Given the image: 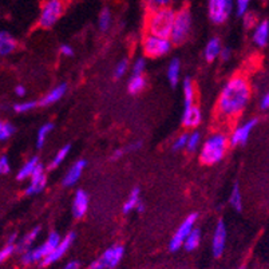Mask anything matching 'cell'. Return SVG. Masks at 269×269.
Listing matches in <instances>:
<instances>
[{
    "label": "cell",
    "instance_id": "cell-1",
    "mask_svg": "<svg viewBox=\"0 0 269 269\" xmlns=\"http://www.w3.org/2000/svg\"><path fill=\"white\" fill-rule=\"evenodd\" d=\"M251 99V86L241 75L233 77L225 85L217 100V114L225 121L239 117Z\"/></svg>",
    "mask_w": 269,
    "mask_h": 269
},
{
    "label": "cell",
    "instance_id": "cell-2",
    "mask_svg": "<svg viewBox=\"0 0 269 269\" xmlns=\"http://www.w3.org/2000/svg\"><path fill=\"white\" fill-rule=\"evenodd\" d=\"M174 16H176V11L172 7L150 10L146 19L148 33L159 38H169L173 27Z\"/></svg>",
    "mask_w": 269,
    "mask_h": 269
},
{
    "label": "cell",
    "instance_id": "cell-3",
    "mask_svg": "<svg viewBox=\"0 0 269 269\" xmlns=\"http://www.w3.org/2000/svg\"><path fill=\"white\" fill-rule=\"evenodd\" d=\"M226 149H228L226 136L221 133L213 134L204 142L201 153H199V159L205 165H214L224 158Z\"/></svg>",
    "mask_w": 269,
    "mask_h": 269
},
{
    "label": "cell",
    "instance_id": "cell-4",
    "mask_svg": "<svg viewBox=\"0 0 269 269\" xmlns=\"http://www.w3.org/2000/svg\"><path fill=\"white\" fill-rule=\"evenodd\" d=\"M190 28H192V15L188 8L184 7L176 11L173 27L169 37L170 42L174 45H182L189 37Z\"/></svg>",
    "mask_w": 269,
    "mask_h": 269
},
{
    "label": "cell",
    "instance_id": "cell-5",
    "mask_svg": "<svg viewBox=\"0 0 269 269\" xmlns=\"http://www.w3.org/2000/svg\"><path fill=\"white\" fill-rule=\"evenodd\" d=\"M64 11V3L63 0H46L41 10L39 16V26L42 28H51Z\"/></svg>",
    "mask_w": 269,
    "mask_h": 269
},
{
    "label": "cell",
    "instance_id": "cell-6",
    "mask_svg": "<svg viewBox=\"0 0 269 269\" xmlns=\"http://www.w3.org/2000/svg\"><path fill=\"white\" fill-rule=\"evenodd\" d=\"M60 241V237L58 233L52 232L48 239L46 240L45 244H42L41 247L35 248V249H31V251H26L24 254H23L22 261L24 264H31V262L39 261V260H43L46 256L51 253L56 247H58V244Z\"/></svg>",
    "mask_w": 269,
    "mask_h": 269
},
{
    "label": "cell",
    "instance_id": "cell-7",
    "mask_svg": "<svg viewBox=\"0 0 269 269\" xmlns=\"http://www.w3.org/2000/svg\"><path fill=\"white\" fill-rule=\"evenodd\" d=\"M172 42L169 38H159L151 33H146L144 38V51L145 54L150 58H158V56H163L165 54L170 51L172 48Z\"/></svg>",
    "mask_w": 269,
    "mask_h": 269
},
{
    "label": "cell",
    "instance_id": "cell-8",
    "mask_svg": "<svg viewBox=\"0 0 269 269\" xmlns=\"http://www.w3.org/2000/svg\"><path fill=\"white\" fill-rule=\"evenodd\" d=\"M233 10V0H208V14L216 24L226 22Z\"/></svg>",
    "mask_w": 269,
    "mask_h": 269
},
{
    "label": "cell",
    "instance_id": "cell-9",
    "mask_svg": "<svg viewBox=\"0 0 269 269\" xmlns=\"http://www.w3.org/2000/svg\"><path fill=\"white\" fill-rule=\"evenodd\" d=\"M125 253V248L122 245H114V247L109 248L99 258H96L95 261L90 265V269H111L117 266L119 261L123 257Z\"/></svg>",
    "mask_w": 269,
    "mask_h": 269
},
{
    "label": "cell",
    "instance_id": "cell-10",
    "mask_svg": "<svg viewBox=\"0 0 269 269\" xmlns=\"http://www.w3.org/2000/svg\"><path fill=\"white\" fill-rule=\"evenodd\" d=\"M195 221H197V214H190V216H188V217L185 218L184 222L180 225V228L177 229V232L174 233L173 237H172V240H170V244H169V248L170 251L172 252H176L178 251L182 245H184V241L185 239L188 237V234L190 232H192L193 226H194Z\"/></svg>",
    "mask_w": 269,
    "mask_h": 269
},
{
    "label": "cell",
    "instance_id": "cell-11",
    "mask_svg": "<svg viewBox=\"0 0 269 269\" xmlns=\"http://www.w3.org/2000/svg\"><path fill=\"white\" fill-rule=\"evenodd\" d=\"M74 239H75L74 233H69L64 239H60L58 247H56L51 253L48 254V256H46V257L42 260V265L43 266L51 265V264H54L55 261H58L59 258H62L63 254L66 253V252L69 251V248L71 247V244L74 243Z\"/></svg>",
    "mask_w": 269,
    "mask_h": 269
},
{
    "label": "cell",
    "instance_id": "cell-12",
    "mask_svg": "<svg viewBox=\"0 0 269 269\" xmlns=\"http://www.w3.org/2000/svg\"><path fill=\"white\" fill-rule=\"evenodd\" d=\"M257 125V119H249L248 122H245L244 125L237 126L234 131L230 136V144L233 146H239V145L247 144L248 138L251 137V133L253 131V129Z\"/></svg>",
    "mask_w": 269,
    "mask_h": 269
},
{
    "label": "cell",
    "instance_id": "cell-13",
    "mask_svg": "<svg viewBox=\"0 0 269 269\" xmlns=\"http://www.w3.org/2000/svg\"><path fill=\"white\" fill-rule=\"evenodd\" d=\"M31 181L28 188L26 189V194L27 195H33L41 193L46 186V174H45V167L43 165L37 166V169L33 170L32 176H31Z\"/></svg>",
    "mask_w": 269,
    "mask_h": 269
},
{
    "label": "cell",
    "instance_id": "cell-14",
    "mask_svg": "<svg viewBox=\"0 0 269 269\" xmlns=\"http://www.w3.org/2000/svg\"><path fill=\"white\" fill-rule=\"evenodd\" d=\"M225 243H226V228H225L224 221H218L213 234V243H212L213 254L216 257H220L222 254L225 249Z\"/></svg>",
    "mask_w": 269,
    "mask_h": 269
},
{
    "label": "cell",
    "instance_id": "cell-15",
    "mask_svg": "<svg viewBox=\"0 0 269 269\" xmlns=\"http://www.w3.org/2000/svg\"><path fill=\"white\" fill-rule=\"evenodd\" d=\"M252 39H253V43L257 47L264 48L268 45L269 41V24L268 20H262V22L257 23L254 26L253 35H252Z\"/></svg>",
    "mask_w": 269,
    "mask_h": 269
},
{
    "label": "cell",
    "instance_id": "cell-16",
    "mask_svg": "<svg viewBox=\"0 0 269 269\" xmlns=\"http://www.w3.org/2000/svg\"><path fill=\"white\" fill-rule=\"evenodd\" d=\"M89 209V195L85 190H78L73 203V214L75 218H82Z\"/></svg>",
    "mask_w": 269,
    "mask_h": 269
},
{
    "label": "cell",
    "instance_id": "cell-17",
    "mask_svg": "<svg viewBox=\"0 0 269 269\" xmlns=\"http://www.w3.org/2000/svg\"><path fill=\"white\" fill-rule=\"evenodd\" d=\"M85 167H86V161H83V159L77 161L74 165L71 166L70 170L67 172L66 176H64L63 185H64V186H73V185L77 184L78 181H79V178H81Z\"/></svg>",
    "mask_w": 269,
    "mask_h": 269
},
{
    "label": "cell",
    "instance_id": "cell-18",
    "mask_svg": "<svg viewBox=\"0 0 269 269\" xmlns=\"http://www.w3.org/2000/svg\"><path fill=\"white\" fill-rule=\"evenodd\" d=\"M203 119L201 110L198 107L192 105L190 107H186L184 111V117H182V123L185 127H195L199 125V122Z\"/></svg>",
    "mask_w": 269,
    "mask_h": 269
},
{
    "label": "cell",
    "instance_id": "cell-19",
    "mask_svg": "<svg viewBox=\"0 0 269 269\" xmlns=\"http://www.w3.org/2000/svg\"><path fill=\"white\" fill-rule=\"evenodd\" d=\"M16 41L7 31H0V56H7L15 51Z\"/></svg>",
    "mask_w": 269,
    "mask_h": 269
},
{
    "label": "cell",
    "instance_id": "cell-20",
    "mask_svg": "<svg viewBox=\"0 0 269 269\" xmlns=\"http://www.w3.org/2000/svg\"><path fill=\"white\" fill-rule=\"evenodd\" d=\"M66 91H67V86L64 85V83L56 86V87H54L51 91L47 92V95H45L42 98L39 105H41V106H47V105L55 104V102H58L59 99H62L63 95L66 94Z\"/></svg>",
    "mask_w": 269,
    "mask_h": 269
},
{
    "label": "cell",
    "instance_id": "cell-21",
    "mask_svg": "<svg viewBox=\"0 0 269 269\" xmlns=\"http://www.w3.org/2000/svg\"><path fill=\"white\" fill-rule=\"evenodd\" d=\"M221 43L218 41L217 38H213L208 42L207 47H205V59L208 62H213L217 56H220V52H221Z\"/></svg>",
    "mask_w": 269,
    "mask_h": 269
},
{
    "label": "cell",
    "instance_id": "cell-22",
    "mask_svg": "<svg viewBox=\"0 0 269 269\" xmlns=\"http://www.w3.org/2000/svg\"><path fill=\"white\" fill-rule=\"evenodd\" d=\"M39 165V161H38L37 157L28 159L24 165L20 167V170L18 172V180H26V178H30L32 176L33 170L37 169V166Z\"/></svg>",
    "mask_w": 269,
    "mask_h": 269
},
{
    "label": "cell",
    "instance_id": "cell-23",
    "mask_svg": "<svg viewBox=\"0 0 269 269\" xmlns=\"http://www.w3.org/2000/svg\"><path fill=\"white\" fill-rule=\"evenodd\" d=\"M199 243H201V232H199L198 229H192V232L189 233L188 237L185 239L184 241V248L186 251L192 252L194 251L195 248L198 247Z\"/></svg>",
    "mask_w": 269,
    "mask_h": 269
},
{
    "label": "cell",
    "instance_id": "cell-24",
    "mask_svg": "<svg viewBox=\"0 0 269 269\" xmlns=\"http://www.w3.org/2000/svg\"><path fill=\"white\" fill-rule=\"evenodd\" d=\"M39 232H41V228H33L30 233H27L26 236L23 237V239L19 241V244H18L19 251H22V252L28 251V248H30L31 245H32L33 241L37 240Z\"/></svg>",
    "mask_w": 269,
    "mask_h": 269
},
{
    "label": "cell",
    "instance_id": "cell-25",
    "mask_svg": "<svg viewBox=\"0 0 269 269\" xmlns=\"http://www.w3.org/2000/svg\"><path fill=\"white\" fill-rule=\"evenodd\" d=\"M181 74V63L178 59H173L167 67V79L173 86H176L180 81Z\"/></svg>",
    "mask_w": 269,
    "mask_h": 269
},
{
    "label": "cell",
    "instance_id": "cell-26",
    "mask_svg": "<svg viewBox=\"0 0 269 269\" xmlns=\"http://www.w3.org/2000/svg\"><path fill=\"white\" fill-rule=\"evenodd\" d=\"M141 203L140 198V189L136 188L131 190V193L129 194L127 199L123 204V213H130L131 210H136L137 205Z\"/></svg>",
    "mask_w": 269,
    "mask_h": 269
},
{
    "label": "cell",
    "instance_id": "cell-27",
    "mask_svg": "<svg viewBox=\"0 0 269 269\" xmlns=\"http://www.w3.org/2000/svg\"><path fill=\"white\" fill-rule=\"evenodd\" d=\"M184 96H185V109L194 105V86L190 78H186L184 81Z\"/></svg>",
    "mask_w": 269,
    "mask_h": 269
},
{
    "label": "cell",
    "instance_id": "cell-28",
    "mask_svg": "<svg viewBox=\"0 0 269 269\" xmlns=\"http://www.w3.org/2000/svg\"><path fill=\"white\" fill-rule=\"evenodd\" d=\"M145 86H146V79L144 75H133L129 82V91L131 94H138L145 89Z\"/></svg>",
    "mask_w": 269,
    "mask_h": 269
},
{
    "label": "cell",
    "instance_id": "cell-29",
    "mask_svg": "<svg viewBox=\"0 0 269 269\" xmlns=\"http://www.w3.org/2000/svg\"><path fill=\"white\" fill-rule=\"evenodd\" d=\"M111 22H113V16H111V11L109 8H104L99 14L98 18V26H99L100 31H107L110 28Z\"/></svg>",
    "mask_w": 269,
    "mask_h": 269
},
{
    "label": "cell",
    "instance_id": "cell-30",
    "mask_svg": "<svg viewBox=\"0 0 269 269\" xmlns=\"http://www.w3.org/2000/svg\"><path fill=\"white\" fill-rule=\"evenodd\" d=\"M229 203L232 205L237 212H241L243 210V195L240 192L239 185H234L232 193H230V197H229Z\"/></svg>",
    "mask_w": 269,
    "mask_h": 269
},
{
    "label": "cell",
    "instance_id": "cell-31",
    "mask_svg": "<svg viewBox=\"0 0 269 269\" xmlns=\"http://www.w3.org/2000/svg\"><path fill=\"white\" fill-rule=\"evenodd\" d=\"M52 129H54V125H52V123H46V125H43L41 129H39V131H38V136H37V146L38 148H42V146L45 145L48 134L51 133Z\"/></svg>",
    "mask_w": 269,
    "mask_h": 269
},
{
    "label": "cell",
    "instance_id": "cell-32",
    "mask_svg": "<svg viewBox=\"0 0 269 269\" xmlns=\"http://www.w3.org/2000/svg\"><path fill=\"white\" fill-rule=\"evenodd\" d=\"M14 133H15V127L10 122L0 119V141H7Z\"/></svg>",
    "mask_w": 269,
    "mask_h": 269
},
{
    "label": "cell",
    "instance_id": "cell-33",
    "mask_svg": "<svg viewBox=\"0 0 269 269\" xmlns=\"http://www.w3.org/2000/svg\"><path fill=\"white\" fill-rule=\"evenodd\" d=\"M70 145H66V146H63L62 149H60L58 153H56V155L54 157V159H52L51 162V167L54 169V167H58V166L60 165V163L66 159V157L69 155V153H70Z\"/></svg>",
    "mask_w": 269,
    "mask_h": 269
},
{
    "label": "cell",
    "instance_id": "cell-34",
    "mask_svg": "<svg viewBox=\"0 0 269 269\" xmlns=\"http://www.w3.org/2000/svg\"><path fill=\"white\" fill-rule=\"evenodd\" d=\"M148 7L150 10L154 8H166V7H173V4L176 3V0H145Z\"/></svg>",
    "mask_w": 269,
    "mask_h": 269
},
{
    "label": "cell",
    "instance_id": "cell-35",
    "mask_svg": "<svg viewBox=\"0 0 269 269\" xmlns=\"http://www.w3.org/2000/svg\"><path fill=\"white\" fill-rule=\"evenodd\" d=\"M252 0H236V3L233 6V8H236L237 16L243 18L248 11H249V6H251Z\"/></svg>",
    "mask_w": 269,
    "mask_h": 269
},
{
    "label": "cell",
    "instance_id": "cell-36",
    "mask_svg": "<svg viewBox=\"0 0 269 269\" xmlns=\"http://www.w3.org/2000/svg\"><path fill=\"white\" fill-rule=\"evenodd\" d=\"M199 140H201V136H199L198 131H194L190 136H188V142H186V148L189 151H195L197 148L199 146Z\"/></svg>",
    "mask_w": 269,
    "mask_h": 269
},
{
    "label": "cell",
    "instance_id": "cell-37",
    "mask_svg": "<svg viewBox=\"0 0 269 269\" xmlns=\"http://www.w3.org/2000/svg\"><path fill=\"white\" fill-rule=\"evenodd\" d=\"M37 102L35 100H27V102H22V104H16L14 106V110L16 113H27V111H31L32 109L37 107Z\"/></svg>",
    "mask_w": 269,
    "mask_h": 269
},
{
    "label": "cell",
    "instance_id": "cell-38",
    "mask_svg": "<svg viewBox=\"0 0 269 269\" xmlns=\"http://www.w3.org/2000/svg\"><path fill=\"white\" fill-rule=\"evenodd\" d=\"M244 19V26L248 27V28H253L256 24H257V19H256V15H254L253 12H249L248 11L245 15L243 16Z\"/></svg>",
    "mask_w": 269,
    "mask_h": 269
},
{
    "label": "cell",
    "instance_id": "cell-39",
    "mask_svg": "<svg viewBox=\"0 0 269 269\" xmlns=\"http://www.w3.org/2000/svg\"><path fill=\"white\" fill-rule=\"evenodd\" d=\"M145 69H146V62L144 60V58L137 59L136 63L133 64V75H142Z\"/></svg>",
    "mask_w": 269,
    "mask_h": 269
},
{
    "label": "cell",
    "instance_id": "cell-40",
    "mask_svg": "<svg viewBox=\"0 0 269 269\" xmlns=\"http://www.w3.org/2000/svg\"><path fill=\"white\" fill-rule=\"evenodd\" d=\"M188 136L189 134H181L180 137H178L177 140L174 141L173 144V149L174 150H181V149H185L186 148V142H188Z\"/></svg>",
    "mask_w": 269,
    "mask_h": 269
},
{
    "label": "cell",
    "instance_id": "cell-41",
    "mask_svg": "<svg viewBox=\"0 0 269 269\" xmlns=\"http://www.w3.org/2000/svg\"><path fill=\"white\" fill-rule=\"evenodd\" d=\"M127 67H129V63H127V60H121V62L117 64V67H115V77L117 78H122L123 75H125V73L127 71Z\"/></svg>",
    "mask_w": 269,
    "mask_h": 269
},
{
    "label": "cell",
    "instance_id": "cell-42",
    "mask_svg": "<svg viewBox=\"0 0 269 269\" xmlns=\"http://www.w3.org/2000/svg\"><path fill=\"white\" fill-rule=\"evenodd\" d=\"M14 253V245L11 244H8L7 247H4L2 251H0V264L4 261V260H7L11 254Z\"/></svg>",
    "mask_w": 269,
    "mask_h": 269
},
{
    "label": "cell",
    "instance_id": "cell-43",
    "mask_svg": "<svg viewBox=\"0 0 269 269\" xmlns=\"http://www.w3.org/2000/svg\"><path fill=\"white\" fill-rule=\"evenodd\" d=\"M11 169V165H10V161L6 155L3 157H0V176H3V174H7Z\"/></svg>",
    "mask_w": 269,
    "mask_h": 269
},
{
    "label": "cell",
    "instance_id": "cell-44",
    "mask_svg": "<svg viewBox=\"0 0 269 269\" xmlns=\"http://www.w3.org/2000/svg\"><path fill=\"white\" fill-rule=\"evenodd\" d=\"M60 54L64 56H73L74 55V50H73L71 46L63 45V46H60Z\"/></svg>",
    "mask_w": 269,
    "mask_h": 269
},
{
    "label": "cell",
    "instance_id": "cell-45",
    "mask_svg": "<svg viewBox=\"0 0 269 269\" xmlns=\"http://www.w3.org/2000/svg\"><path fill=\"white\" fill-rule=\"evenodd\" d=\"M268 106H269V95L268 94H264L261 99H260V107H261L262 110H266Z\"/></svg>",
    "mask_w": 269,
    "mask_h": 269
},
{
    "label": "cell",
    "instance_id": "cell-46",
    "mask_svg": "<svg viewBox=\"0 0 269 269\" xmlns=\"http://www.w3.org/2000/svg\"><path fill=\"white\" fill-rule=\"evenodd\" d=\"M15 92H16V95H18V96L26 95V87H24V86H20V85L16 86Z\"/></svg>",
    "mask_w": 269,
    "mask_h": 269
},
{
    "label": "cell",
    "instance_id": "cell-47",
    "mask_svg": "<svg viewBox=\"0 0 269 269\" xmlns=\"http://www.w3.org/2000/svg\"><path fill=\"white\" fill-rule=\"evenodd\" d=\"M220 56H221L224 60H228L229 58H230V50H229V48H224V50H221Z\"/></svg>",
    "mask_w": 269,
    "mask_h": 269
},
{
    "label": "cell",
    "instance_id": "cell-48",
    "mask_svg": "<svg viewBox=\"0 0 269 269\" xmlns=\"http://www.w3.org/2000/svg\"><path fill=\"white\" fill-rule=\"evenodd\" d=\"M125 153H126V149H118V150H115L114 153H113V159L121 158L122 155L125 154Z\"/></svg>",
    "mask_w": 269,
    "mask_h": 269
},
{
    "label": "cell",
    "instance_id": "cell-49",
    "mask_svg": "<svg viewBox=\"0 0 269 269\" xmlns=\"http://www.w3.org/2000/svg\"><path fill=\"white\" fill-rule=\"evenodd\" d=\"M79 266H81V264H79L78 261H71V262H69V264H67V265L63 269H79Z\"/></svg>",
    "mask_w": 269,
    "mask_h": 269
},
{
    "label": "cell",
    "instance_id": "cell-50",
    "mask_svg": "<svg viewBox=\"0 0 269 269\" xmlns=\"http://www.w3.org/2000/svg\"><path fill=\"white\" fill-rule=\"evenodd\" d=\"M144 209H145V205L142 204V201H141V203L138 204V205H137L136 210H137V212H144Z\"/></svg>",
    "mask_w": 269,
    "mask_h": 269
},
{
    "label": "cell",
    "instance_id": "cell-51",
    "mask_svg": "<svg viewBox=\"0 0 269 269\" xmlns=\"http://www.w3.org/2000/svg\"><path fill=\"white\" fill-rule=\"evenodd\" d=\"M240 269H244V268H240Z\"/></svg>",
    "mask_w": 269,
    "mask_h": 269
}]
</instances>
